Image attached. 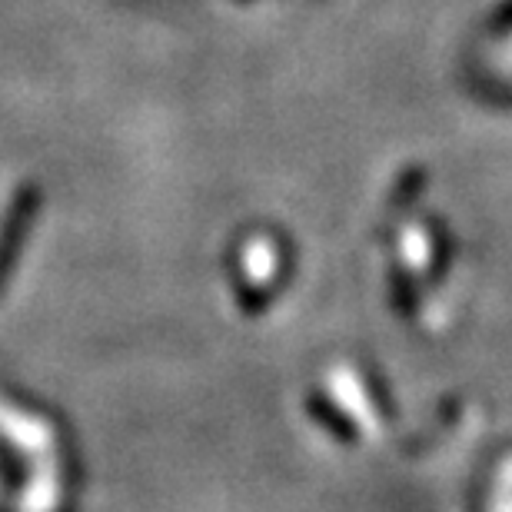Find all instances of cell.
Instances as JSON below:
<instances>
[{
  "instance_id": "1",
  "label": "cell",
  "mask_w": 512,
  "mask_h": 512,
  "mask_svg": "<svg viewBox=\"0 0 512 512\" xmlns=\"http://www.w3.org/2000/svg\"><path fill=\"white\" fill-rule=\"evenodd\" d=\"M37 210V187L34 190H24L14 203V210H10V217L4 223V230H0V286L10 276V266H14V256L20 250V237L27 233L30 227V217H34Z\"/></svg>"
}]
</instances>
